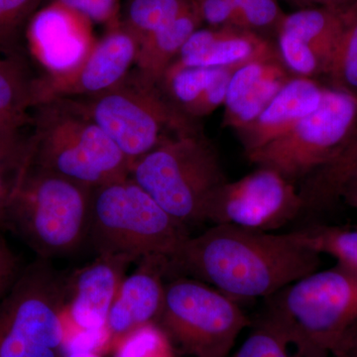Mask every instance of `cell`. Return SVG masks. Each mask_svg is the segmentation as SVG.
<instances>
[{
    "label": "cell",
    "instance_id": "obj_38",
    "mask_svg": "<svg viewBox=\"0 0 357 357\" xmlns=\"http://www.w3.org/2000/svg\"><path fill=\"white\" fill-rule=\"evenodd\" d=\"M31 119V116H30L29 119H9V117L0 116V124L6 123V122L28 121V119Z\"/></svg>",
    "mask_w": 357,
    "mask_h": 357
},
{
    "label": "cell",
    "instance_id": "obj_3",
    "mask_svg": "<svg viewBox=\"0 0 357 357\" xmlns=\"http://www.w3.org/2000/svg\"><path fill=\"white\" fill-rule=\"evenodd\" d=\"M190 236L189 229L129 176L93 189L86 243L98 255L130 262L153 256L170 259Z\"/></svg>",
    "mask_w": 357,
    "mask_h": 357
},
{
    "label": "cell",
    "instance_id": "obj_23",
    "mask_svg": "<svg viewBox=\"0 0 357 357\" xmlns=\"http://www.w3.org/2000/svg\"><path fill=\"white\" fill-rule=\"evenodd\" d=\"M195 8V0H128L121 24L139 41Z\"/></svg>",
    "mask_w": 357,
    "mask_h": 357
},
{
    "label": "cell",
    "instance_id": "obj_17",
    "mask_svg": "<svg viewBox=\"0 0 357 357\" xmlns=\"http://www.w3.org/2000/svg\"><path fill=\"white\" fill-rule=\"evenodd\" d=\"M43 74L35 72L25 50L0 47V116L29 119L39 103Z\"/></svg>",
    "mask_w": 357,
    "mask_h": 357
},
{
    "label": "cell",
    "instance_id": "obj_39",
    "mask_svg": "<svg viewBox=\"0 0 357 357\" xmlns=\"http://www.w3.org/2000/svg\"><path fill=\"white\" fill-rule=\"evenodd\" d=\"M356 181H357V178H356ZM356 181H354V182H356Z\"/></svg>",
    "mask_w": 357,
    "mask_h": 357
},
{
    "label": "cell",
    "instance_id": "obj_8",
    "mask_svg": "<svg viewBox=\"0 0 357 357\" xmlns=\"http://www.w3.org/2000/svg\"><path fill=\"white\" fill-rule=\"evenodd\" d=\"M174 351L192 357H229L252 321L237 301L189 277L165 284L156 321Z\"/></svg>",
    "mask_w": 357,
    "mask_h": 357
},
{
    "label": "cell",
    "instance_id": "obj_35",
    "mask_svg": "<svg viewBox=\"0 0 357 357\" xmlns=\"http://www.w3.org/2000/svg\"><path fill=\"white\" fill-rule=\"evenodd\" d=\"M342 198L344 199L345 203L352 208L357 210V181L352 182L351 184L345 188L342 192Z\"/></svg>",
    "mask_w": 357,
    "mask_h": 357
},
{
    "label": "cell",
    "instance_id": "obj_15",
    "mask_svg": "<svg viewBox=\"0 0 357 357\" xmlns=\"http://www.w3.org/2000/svg\"><path fill=\"white\" fill-rule=\"evenodd\" d=\"M259 33L241 28H199L183 45L172 65L178 67H241L251 61L277 58Z\"/></svg>",
    "mask_w": 357,
    "mask_h": 357
},
{
    "label": "cell",
    "instance_id": "obj_24",
    "mask_svg": "<svg viewBox=\"0 0 357 357\" xmlns=\"http://www.w3.org/2000/svg\"><path fill=\"white\" fill-rule=\"evenodd\" d=\"M298 243L318 255L332 256L337 266L357 277V229L314 225L291 231Z\"/></svg>",
    "mask_w": 357,
    "mask_h": 357
},
{
    "label": "cell",
    "instance_id": "obj_27",
    "mask_svg": "<svg viewBox=\"0 0 357 357\" xmlns=\"http://www.w3.org/2000/svg\"><path fill=\"white\" fill-rule=\"evenodd\" d=\"M278 53L282 62L299 77L312 79L324 74V63L316 52L289 33L278 31Z\"/></svg>",
    "mask_w": 357,
    "mask_h": 357
},
{
    "label": "cell",
    "instance_id": "obj_10",
    "mask_svg": "<svg viewBox=\"0 0 357 357\" xmlns=\"http://www.w3.org/2000/svg\"><path fill=\"white\" fill-rule=\"evenodd\" d=\"M357 131V96L325 89L318 109L289 132L246 154L249 161L273 169L288 180L306 178L330 163Z\"/></svg>",
    "mask_w": 357,
    "mask_h": 357
},
{
    "label": "cell",
    "instance_id": "obj_34",
    "mask_svg": "<svg viewBox=\"0 0 357 357\" xmlns=\"http://www.w3.org/2000/svg\"><path fill=\"white\" fill-rule=\"evenodd\" d=\"M316 6H325L335 10L347 13L357 6V0H312Z\"/></svg>",
    "mask_w": 357,
    "mask_h": 357
},
{
    "label": "cell",
    "instance_id": "obj_22",
    "mask_svg": "<svg viewBox=\"0 0 357 357\" xmlns=\"http://www.w3.org/2000/svg\"><path fill=\"white\" fill-rule=\"evenodd\" d=\"M251 326L248 337L229 357H326L269 312H263Z\"/></svg>",
    "mask_w": 357,
    "mask_h": 357
},
{
    "label": "cell",
    "instance_id": "obj_7",
    "mask_svg": "<svg viewBox=\"0 0 357 357\" xmlns=\"http://www.w3.org/2000/svg\"><path fill=\"white\" fill-rule=\"evenodd\" d=\"M66 277L51 260L23 268L0 300V357H63Z\"/></svg>",
    "mask_w": 357,
    "mask_h": 357
},
{
    "label": "cell",
    "instance_id": "obj_26",
    "mask_svg": "<svg viewBox=\"0 0 357 357\" xmlns=\"http://www.w3.org/2000/svg\"><path fill=\"white\" fill-rule=\"evenodd\" d=\"M47 0H0V47L24 51L25 33Z\"/></svg>",
    "mask_w": 357,
    "mask_h": 357
},
{
    "label": "cell",
    "instance_id": "obj_18",
    "mask_svg": "<svg viewBox=\"0 0 357 357\" xmlns=\"http://www.w3.org/2000/svg\"><path fill=\"white\" fill-rule=\"evenodd\" d=\"M202 23L195 6L189 13L146 37L140 42L133 70L149 83L161 84L183 45Z\"/></svg>",
    "mask_w": 357,
    "mask_h": 357
},
{
    "label": "cell",
    "instance_id": "obj_31",
    "mask_svg": "<svg viewBox=\"0 0 357 357\" xmlns=\"http://www.w3.org/2000/svg\"><path fill=\"white\" fill-rule=\"evenodd\" d=\"M195 6L202 22L211 28L248 29L241 13L227 0H195Z\"/></svg>",
    "mask_w": 357,
    "mask_h": 357
},
{
    "label": "cell",
    "instance_id": "obj_5",
    "mask_svg": "<svg viewBox=\"0 0 357 357\" xmlns=\"http://www.w3.org/2000/svg\"><path fill=\"white\" fill-rule=\"evenodd\" d=\"M66 100L102 129L130 164L174 138L201 132L196 119L178 109L160 84L133 69L105 93Z\"/></svg>",
    "mask_w": 357,
    "mask_h": 357
},
{
    "label": "cell",
    "instance_id": "obj_6",
    "mask_svg": "<svg viewBox=\"0 0 357 357\" xmlns=\"http://www.w3.org/2000/svg\"><path fill=\"white\" fill-rule=\"evenodd\" d=\"M128 176L188 229L206 222L211 199L227 182L215 147L201 132L155 148L130 164Z\"/></svg>",
    "mask_w": 357,
    "mask_h": 357
},
{
    "label": "cell",
    "instance_id": "obj_37",
    "mask_svg": "<svg viewBox=\"0 0 357 357\" xmlns=\"http://www.w3.org/2000/svg\"><path fill=\"white\" fill-rule=\"evenodd\" d=\"M290 3L295 4L301 8H306V7L316 6L312 0H287Z\"/></svg>",
    "mask_w": 357,
    "mask_h": 357
},
{
    "label": "cell",
    "instance_id": "obj_33",
    "mask_svg": "<svg viewBox=\"0 0 357 357\" xmlns=\"http://www.w3.org/2000/svg\"><path fill=\"white\" fill-rule=\"evenodd\" d=\"M330 357H357V324L347 332Z\"/></svg>",
    "mask_w": 357,
    "mask_h": 357
},
{
    "label": "cell",
    "instance_id": "obj_20",
    "mask_svg": "<svg viewBox=\"0 0 357 357\" xmlns=\"http://www.w3.org/2000/svg\"><path fill=\"white\" fill-rule=\"evenodd\" d=\"M356 178L357 131L333 161L304 178L300 190L304 211H318L332 206Z\"/></svg>",
    "mask_w": 357,
    "mask_h": 357
},
{
    "label": "cell",
    "instance_id": "obj_25",
    "mask_svg": "<svg viewBox=\"0 0 357 357\" xmlns=\"http://www.w3.org/2000/svg\"><path fill=\"white\" fill-rule=\"evenodd\" d=\"M325 75L333 89L357 96V6L347 11L344 30Z\"/></svg>",
    "mask_w": 357,
    "mask_h": 357
},
{
    "label": "cell",
    "instance_id": "obj_28",
    "mask_svg": "<svg viewBox=\"0 0 357 357\" xmlns=\"http://www.w3.org/2000/svg\"><path fill=\"white\" fill-rule=\"evenodd\" d=\"M122 338L117 357H174L172 345L156 324L141 326Z\"/></svg>",
    "mask_w": 357,
    "mask_h": 357
},
{
    "label": "cell",
    "instance_id": "obj_12",
    "mask_svg": "<svg viewBox=\"0 0 357 357\" xmlns=\"http://www.w3.org/2000/svg\"><path fill=\"white\" fill-rule=\"evenodd\" d=\"M138 49L139 41L121 23L109 28L81 63L69 70L44 73L39 103L54 98H91L114 89L132 70Z\"/></svg>",
    "mask_w": 357,
    "mask_h": 357
},
{
    "label": "cell",
    "instance_id": "obj_19",
    "mask_svg": "<svg viewBox=\"0 0 357 357\" xmlns=\"http://www.w3.org/2000/svg\"><path fill=\"white\" fill-rule=\"evenodd\" d=\"M347 13L325 6H311L286 14L277 32L283 31L304 42L324 63V74L344 30Z\"/></svg>",
    "mask_w": 357,
    "mask_h": 357
},
{
    "label": "cell",
    "instance_id": "obj_1",
    "mask_svg": "<svg viewBox=\"0 0 357 357\" xmlns=\"http://www.w3.org/2000/svg\"><path fill=\"white\" fill-rule=\"evenodd\" d=\"M321 255L291 234L213 225L190 236L168 260L169 272L197 279L234 300L267 298L317 271Z\"/></svg>",
    "mask_w": 357,
    "mask_h": 357
},
{
    "label": "cell",
    "instance_id": "obj_9",
    "mask_svg": "<svg viewBox=\"0 0 357 357\" xmlns=\"http://www.w3.org/2000/svg\"><path fill=\"white\" fill-rule=\"evenodd\" d=\"M266 302L265 312L330 357L357 324V277L337 265L317 270L267 297Z\"/></svg>",
    "mask_w": 357,
    "mask_h": 357
},
{
    "label": "cell",
    "instance_id": "obj_13",
    "mask_svg": "<svg viewBox=\"0 0 357 357\" xmlns=\"http://www.w3.org/2000/svg\"><path fill=\"white\" fill-rule=\"evenodd\" d=\"M131 263L119 256L96 255L93 262L66 277V312L77 326L91 331L105 328Z\"/></svg>",
    "mask_w": 357,
    "mask_h": 357
},
{
    "label": "cell",
    "instance_id": "obj_14",
    "mask_svg": "<svg viewBox=\"0 0 357 357\" xmlns=\"http://www.w3.org/2000/svg\"><path fill=\"white\" fill-rule=\"evenodd\" d=\"M168 258H144L124 277L107 316V328L114 337H124L141 326L156 323L163 306Z\"/></svg>",
    "mask_w": 357,
    "mask_h": 357
},
{
    "label": "cell",
    "instance_id": "obj_32",
    "mask_svg": "<svg viewBox=\"0 0 357 357\" xmlns=\"http://www.w3.org/2000/svg\"><path fill=\"white\" fill-rule=\"evenodd\" d=\"M1 231L0 229V300L10 290L23 270Z\"/></svg>",
    "mask_w": 357,
    "mask_h": 357
},
{
    "label": "cell",
    "instance_id": "obj_29",
    "mask_svg": "<svg viewBox=\"0 0 357 357\" xmlns=\"http://www.w3.org/2000/svg\"><path fill=\"white\" fill-rule=\"evenodd\" d=\"M47 2L77 14L89 22L105 25L107 29L121 23V0H47Z\"/></svg>",
    "mask_w": 357,
    "mask_h": 357
},
{
    "label": "cell",
    "instance_id": "obj_30",
    "mask_svg": "<svg viewBox=\"0 0 357 357\" xmlns=\"http://www.w3.org/2000/svg\"><path fill=\"white\" fill-rule=\"evenodd\" d=\"M243 15L249 30L278 29L285 13L277 0H227Z\"/></svg>",
    "mask_w": 357,
    "mask_h": 357
},
{
    "label": "cell",
    "instance_id": "obj_16",
    "mask_svg": "<svg viewBox=\"0 0 357 357\" xmlns=\"http://www.w3.org/2000/svg\"><path fill=\"white\" fill-rule=\"evenodd\" d=\"M325 89L309 77L289 79L255 121L236 131L245 154L278 139L314 112L321 105Z\"/></svg>",
    "mask_w": 357,
    "mask_h": 357
},
{
    "label": "cell",
    "instance_id": "obj_4",
    "mask_svg": "<svg viewBox=\"0 0 357 357\" xmlns=\"http://www.w3.org/2000/svg\"><path fill=\"white\" fill-rule=\"evenodd\" d=\"M31 119L32 165L93 189L128 176L130 162L72 100L40 102Z\"/></svg>",
    "mask_w": 357,
    "mask_h": 357
},
{
    "label": "cell",
    "instance_id": "obj_21",
    "mask_svg": "<svg viewBox=\"0 0 357 357\" xmlns=\"http://www.w3.org/2000/svg\"><path fill=\"white\" fill-rule=\"evenodd\" d=\"M32 119L0 124V229L7 206L29 165Z\"/></svg>",
    "mask_w": 357,
    "mask_h": 357
},
{
    "label": "cell",
    "instance_id": "obj_36",
    "mask_svg": "<svg viewBox=\"0 0 357 357\" xmlns=\"http://www.w3.org/2000/svg\"><path fill=\"white\" fill-rule=\"evenodd\" d=\"M63 357H105L96 354V352L89 351H74L69 352L67 356Z\"/></svg>",
    "mask_w": 357,
    "mask_h": 357
},
{
    "label": "cell",
    "instance_id": "obj_2",
    "mask_svg": "<svg viewBox=\"0 0 357 357\" xmlns=\"http://www.w3.org/2000/svg\"><path fill=\"white\" fill-rule=\"evenodd\" d=\"M93 188L29 162L3 218L8 230L38 258L72 255L88 239Z\"/></svg>",
    "mask_w": 357,
    "mask_h": 357
},
{
    "label": "cell",
    "instance_id": "obj_11",
    "mask_svg": "<svg viewBox=\"0 0 357 357\" xmlns=\"http://www.w3.org/2000/svg\"><path fill=\"white\" fill-rule=\"evenodd\" d=\"M293 183L267 167H259L236 182L227 181L211 199L206 222L264 232L281 229L304 211L300 191Z\"/></svg>",
    "mask_w": 357,
    "mask_h": 357
}]
</instances>
